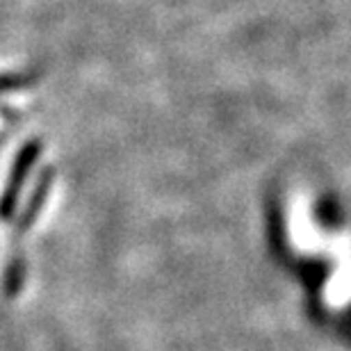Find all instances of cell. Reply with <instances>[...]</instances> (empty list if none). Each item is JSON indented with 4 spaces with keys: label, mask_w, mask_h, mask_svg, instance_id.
<instances>
[{
    "label": "cell",
    "mask_w": 351,
    "mask_h": 351,
    "mask_svg": "<svg viewBox=\"0 0 351 351\" xmlns=\"http://www.w3.org/2000/svg\"><path fill=\"white\" fill-rule=\"evenodd\" d=\"M44 151V144L41 139H30L21 146V151L16 153L12 162V169H10V178H7V185H5V192L0 196V219L3 221H10L14 215H16V206H19V196H21V189H23V182L27 178V173Z\"/></svg>",
    "instance_id": "7a4b0ae2"
},
{
    "label": "cell",
    "mask_w": 351,
    "mask_h": 351,
    "mask_svg": "<svg viewBox=\"0 0 351 351\" xmlns=\"http://www.w3.org/2000/svg\"><path fill=\"white\" fill-rule=\"evenodd\" d=\"M19 85H23V82L16 80L14 75H3V78H0V91H3V89H12V87H19Z\"/></svg>",
    "instance_id": "3957f363"
},
{
    "label": "cell",
    "mask_w": 351,
    "mask_h": 351,
    "mask_svg": "<svg viewBox=\"0 0 351 351\" xmlns=\"http://www.w3.org/2000/svg\"><path fill=\"white\" fill-rule=\"evenodd\" d=\"M53 180H55V169L53 167H46L39 176L37 187H34V192L30 196V201H27L25 210L19 217L16 228H14L12 254H10V263H7V267H5V278H3V292H5L7 299L19 297L21 290H23V285H25V256H23V251H21V244H23L25 233L32 228L34 219L39 217L41 208H44L46 196L53 187Z\"/></svg>",
    "instance_id": "6da1fadb"
}]
</instances>
